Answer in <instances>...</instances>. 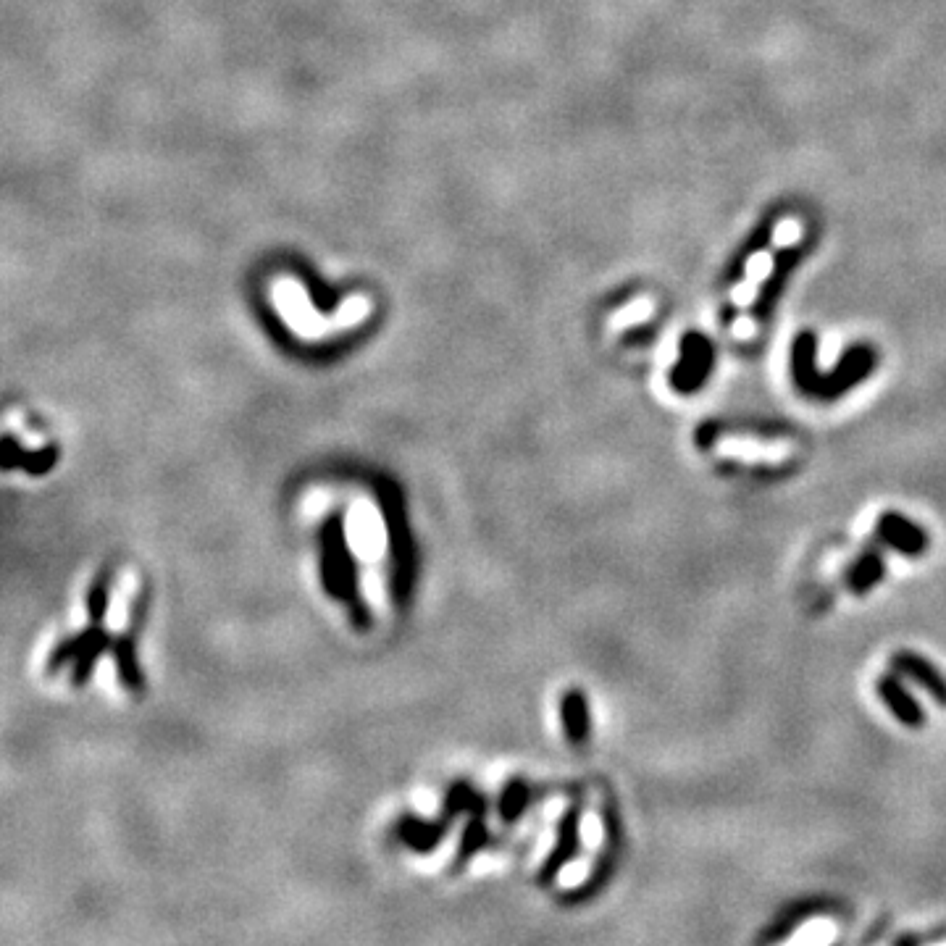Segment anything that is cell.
<instances>
[{"mask_svg": "<svg viewBox=\"0 0 946 946\" xmlns=\"http://www.w3.org/2000/svg\"><path fill=\"white\" fill-rule=\"evenodd\" d=\"M321 584L329 597L350 605L353 623L358 629L371 626V615L358 594V571L347 547L342 513H332L321 526Z\"/></svg>", "mask_w": 946, "mask_h": 946, "instance_id": "cell-1", "label": "cell"}, {"mask_svg": "<svg viewBox=\"0 0 946 946\" xmlns=\"http://www.w3.org/2000/svg\"><path fill=\"white\" fill-rule=\"evenodd\" d=\"M715 350L702 334H686L681 342V361L671 371V384L681 395H692L713 371Z\"/></svg>", "mask_w": 946, "mask_h": 946, "instance_id": "cell-2", "label": "cell"}, {"mask_svg": "<svg viewBox=\"0 0 946 946\" xmlns=\"http://www.w3.org/2000/svg\"><path fill=\"white\" fill-rule=\"evenodd\" d=\"M873 366H876V353H873V350H868V347H855V350H849L831 374L820 376L818 387H815V395L812 397L834 400V397L844 395V392H849L855 384L865 382V376L873 371Z\"/></svg>", "mask_w": 946, "mask_h": 946, "instance_id": "cell-3", "label": "cell"}, {"mask_svg": "<svg viewBox=\"0 0 946 946\" xmlns=\"http://www.w3.org/2000/svg\"><path fill=\"white\" fill-rule=\"evenodd\" d=\"M876 534L883 544H889L891 550L904 555V558H920L928 550V542H931L918 523L902 516V513H894V510L878 518Z\"/></svg>", "mask_w": 946, "mask_h": 946, "instance_id": "cell-4", "label": "cell"}, {"mask_svg": "<svg viewBox=\"0 0 946 946\" xmlns=\"http://www.w3.org/2000/svg\"><path fill=\"white\" fill-rule=\"evenodd\" d=\"M581 805H571L568 810L563 812V818L558 823V844L552 849L547 860H544L542 870H539V883H550L552 878L558 876L560 870L573 860V857L579 855L581 849Z\"/></svg>", "mask_w": 946, "mask_h": 946, "instance_id": "cell-5", "label": "cell"}, {"mask_svg": "<svg viewBox=\"0 0 946 946\" xmlns=\"http://www.w3.org/2000/svg\"><path fill=\"white\" fill-rule=\"evenodd\" d=\"M891 668H894V673H902V676L912 678L915 684L923 686L925 692L931 694L933 702H939V705L946 707V676L928 657L918 655V652L902 650L891 657Z\"/></svg>", "mask_w": 946, "mask_h": 946, "instance_id": "cell-6", "label": "cell"}, {"mask_svg": "<svg viewBox=\"0 0 946 946\" xmlns=\"http://www.w3.org/2000/svg\"><path fill=\"white\" fill-rule=\"evenodd\" d=\"M876 692H878V697H881V702H886V707L891 710V715H894V718H897L902 726H907V728H923L925 726L923 707H920L918 699L912 697V694L904 689V684L899 681L897 676H894V673L878 678Z\"/></svg>", "mask_w": 946, "mask_h": 946, "instance_id": "cell-7", "label": "cell"}, {"mask_svg": "<svg viewBox=\"0 0 946 946\" xmlns=\"http://www.w3.org/2000/svg\"><path fill=\"white\" fill-rule=\"evenodd\" d=\"M560 721H563L565 739L571 744H584L592 734V715L589 702L581 689H568L560 699Z\"/></svg>", "mask_w": 946, "mask_h": 946, "instance_id": "cell-8", "label": "cell"}, {"mask_svg": "<svg viewBox=\"0 0 946 946\" xmlns=\"http://www.w3.org/2000/svg\"><path fill=\"white\" fill-rule=\"evenodd\" d=\"M791 371H794V382L805 395H815L818 387V368H815V337L810 332L799 334L794 342V353H791Z\"/></svg>", "mask_w": 946, "mask_h": 946, "instance_id": "cell-9", "label": "cell"}, {"mask_svg": "<svg viewBox=\"0 0 946 946\" xmlns=\"http://www.w3.org/2000/svg\"><path fill=\"white\" fill-rule=\"evenodd\" d=\"M447 826H450V823H447L445 818H439L437 823H421V820L413 818V815H405V818L397 823V836H400L410 849L429 852V849L437 847L439 839L445 836Z\"/></svg>", "mask_w": 946, "mask_h": 946, "instance_id": "cell-10", "label": "cell"}, {"mask_svg": "<svg viewBox=\"0 0 946 946\" xmlns=\"http://www.w3.org/2000/svg\"><path fill=\"white\" fill-rule=\"evenodd\" d=\"M56 458H58L56 447H48V450H40V452H27L16 447L14 437H6V442H3V466L6 468L19 466L27 473H32V476L48 473L50 468L56 466Z\"/></svg>", "mask_w": 946, "mask_h": 946, "instance_id": "cell-11", "label": "cell"}, {"mask_svg": "<svg viewBox=\"0 0 946 946\" xmlns=\"http://www.w3.org/2000/svg\"><path fill=\"white\" fill-rule=\"evenodd\" d=\"M883 576H886V563L878 552H865L860 560H855V565L849 568L847 573V584L849 589L855 594H868L870 589L876 584H881Z\"/></svg>", "mask_w": 946, "mask_h": 946, "instance_id": "cell-12", "label": "cell"}, {"mask_svg": "<svg viewBox=\"0 0 946 946\" xmlns=\"http://www.w3.org/2000/svg\"><path fill=\"white\" fill-rule=\"evenodd\" d=\"M458 812H468V815H487V802L479 797L476 791L468 784H455L445 799V815L442 818L450 823Z\"/></svg>", "mask_w": 946, "mask_h": 946, "instance_id": "cell-13", "label": "cell"}, {"mask_svg": "<svg viewBox=\"0 0 946 946\" xmlns=\"http://www.w3.org/2000/svg\"><path fill=\"white\" fill-rule=\"evenodd\" d=\"M113 650H116V668H119V676L121 681H124V686H129L132 692H140L142 676L135 657V636L124 634L119 642L113 644Z\"/></svg>", "mask_w": 946, "mask_h": 946, "instance_id": "cell-14", "label": "cell"}, {"mask_svg": "<svg viewBox=\"0 0 946 946\" xmlns=\"http://www.w3.org/2000/svg\"><path fill=\"white\" fill-rule=\"evenodd\" d=\"M111 579H113L111 568H103V571L95 576V581L90 584V589H87V615H90V623H95V626H100L108 613Z\"/></svg>", "mask_w": 946, "mask_h": 946, "instance_id": "cell-15", "label": "cell"}, {"mask_svg": "<svg viewBox=\"0 0 946 946\" xmlns=\"http://www.w3.org/2000/svg\"><path fill=\"white\" fill-rule=\"evenodd\" d=\"M106 647H111V639H108V634L100 629V626H95V634H92L87 650L74 660V676H71V684L74 686L85 684L87 678H90L92 665H95V660L106 652Z\"/></svg>", "mask_w": 946, "mask_h": 946, "instance_id": "cell-16", "label": "cell"}, {"mask_svg": "<svg viewBox=\"0 0 946 946\" xmlns=\"http://www.w3.org/2000/svg\"><path fill=\"white\" fill-rule=\"evenodd\" d=\"M529 802H531V786L526 784V781H521V778H513V781L502 789V797H500L502 820H508V823L518 820L521 818V812L529 807Z\"/></svg>", "mask_w": 946, "mask_h": 946, "instance_id": "cell-17", "label": "cell"}, {"mask_svg": "<svg viewBox=\"0 0 946 946\" xmlns=\"http://www.w3.org/2000/svg\"><path fill=\"white\" fill-rule=\"evenodd\" d=\"M92 634H95V623H90V629L82 631V634L64 639V642L58 644L56 650L50 652L48 663H45V671L56 673L64 663H69V660H77V657L87 650V644H90Z\"/></svg>", "mask_w": 946, "mask_h": 946, "instance_id": "cell-18", "label": "cell"}, {"mask_svg": "<svg viewBox=\"0 0 946 946\" xmlns=\"http://www.w3.org/2000/svg\"><path fill=\"white\" fill-rule=\"evenodd\" d=\"M487 839H489V834H487V823H484V815H471L466 831H463V844H460L455 862L463 865L468 857L476 855V852L487 844Z\"/></svg>", "mask_w": 946, "mask_h": 946, "instance_id": "cell-19", "label": "cell"}]
</instances>
